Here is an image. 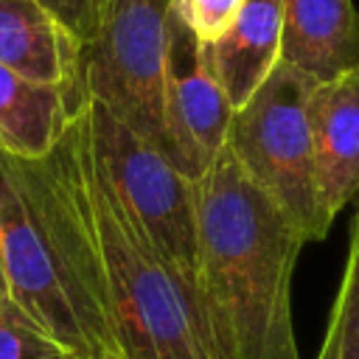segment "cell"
<instances>
[{
	"label": "cell",
	"instance_id": "6da1fadb",
	"mask_svg": "<svg viewBox=\"0 0 359 359\" xmlns=\"http://www.w3.org/2000/svg\"><path fill=\"white\" fill-rule=\"evenodd\" d=\"M11 160L81 297L123 359H227L199 289L174 269L109 188L81 104L50 154Z\"/></svg>",
	"mask_w": 359,
	"mask_h": 359
},
{
	"label": "cell",
	"instance_id": "7a4b0ae2",
	"mask_svg": "<svg viewBox=\"0 0 359 359\" xmlns=\"http://www.w3.org/2000/svg\"><path fill=\"white\" fill-rule=\"evenodd\" d=\"M306 238L222 151L196 182V286L227 359H300L292 275Z\"/></svg>",
	"mask_w": 359,
	"mask_h": 359
},
{
	"label": "cell",
	"instance_id": "3957f363",
	"mask_svg": "<svg viewBox=\"0 0 359 359\" xmlns=\"http://www.w3.org/2000/svg\"><path fill=\"white\" fill-rule=\"evenodd\" d=\"M317 81L289 65H278L269 79L233 109L224 151L241 174L269 196L306 241H323L334 224L325 213L309 123V98Z\"/></svg>",
	"mask_w": 359,
	"mask_h": 359
},
{
	"label": "cell",
	"instance_id": "277c9868",
	"mask_svg": "<svg viewBox=\"0 0 359 359\" xmlns=\"http://www.w3.org/2000/svg\"><path fill=\"white\" fill-rule=\"evenodd\" d=\"M0 261L11 303L81 359L121 356L81 297L59 241L8 154H0Z\"/></svg>",
	"mask_w": 359,
	"mask_h": 359
},
{
	"label": "cell",
	"instance_id": "5b68a950",
	"mask_svg": "<svg viewBox=\"0 0 359 359\" xmlns=\"http://www.w3.org/2000/svg\"><path fill=\"white\" fill-rule=\"evenodd\" d=\"M171 0H112L81 48L76 98L95 101L163 149V90Z\"/></svg>",
	"mask_w": 359,
	"mask_h": 359
},
{
	"label": "cell",
	"instance_id": "8992f818",
	"mask_svg": "<svg viewBox=\"0 0 359 359\" xmlns=\"http://www.w3.org/2000/svg\"><path fill=\"white\" fill-rule=\"evenodd\" d=\"M95 160L154 247L196 286V182L168 154L95 101H81ZM199 289V286H196Z\"/></svg>",
	"mask_w": 359,
	"mask_h": 359
},
{
	"label": "cell",
	"instance_id": "52a82bcc",
	"mask_svg": "<svg viewBox=\"0 0 359 359\" xmlns=\"http://www.w3.org/2000/svg\"><path fill=\"white\" fill-rule=\"evenodd\" d=\"M230 118L233 107L219 84L208 45L168 11L163 151L188 180L199 182L224 151Z\"/></svg>",
	"mask_w": 359,
	"mask_h": 359
},
{
	"label": "cell",
	"instance_id": "ba28073f",
	"mask_svg": "<svg viewBox=\"0 0 359 359\" xmlns=\"http://www.w3.org/2000/svg\"><path fill=\"white\" fill-rule=\"evenodd\" d=\"M314 171L331 219L359 199V67L314 84L309 98Z\"/></svg>",
	"mask_w": 359,
	"mask_h": 359
},
{
	"label": "cell",
	"instance_id": "9c48e42d",
	"mask_svg": "<svg viewBox=\"0 0 359 359\" xmlns=\"http://www.w3.org/2000/svg\"><path fill=\"white\" fill-rule=\"evenodd\" d=\"M280 62L323 84L359 67V11L353 0H280Z\"/></svg>",
	"mask_w": 359,
	"mask_h": 359
},
{
	"label": "cell",
	"instance_id": "30bf717a",
	"mask_svg": "<svg viewBox=\"0 0 359 359\" xmlns=\"http://www.w3.org/2000/svg\"><path fill=\"white\" fill-rule=\"evenodd\" d=\"M81 45L39 0H0V65L76 98Z\"/></svg>",
	"mask_w": 359,
	"mask_h": 359
},
{
	"label": "cell",
	"instance_id": "8fae6325",
	"mask_svg": "<svg viewBox=\"0 0 359 359\" xmlns=\"http://www.w3.org/2000/svg\"><path fill=\"white\" fill-rule=\"evenodd\" d=\"M283 8L280 0H244L230 31L210 45V62L233 109L244 107L250 95L280 65Z\"/></svg>",
	"mask_w": 359,
	"mask_h": 359
},
{
	"label": "cell",
	"instance_id": "7c38bea8",
	"mask_svg": "<svg viewBox=\"0 0 359 359\" xmlns=\"http://www.w3.org/2000/svg\"><path fill=\"white\" fill-rule=\"evenodd\" d=\"M79 104L62 87L31 81L0 65V154L42 160L65 135Z\"/></svg>",
	"mask_w": 359,
	"mask_h": 359
},
{
	"label": "cell",
	"instance_id": "4fadbf2b",
	"mask_svg": "<svg viewBox=\"0 0 359 359\" xmlns=\"http://www.w3.org/2000/svg\"><path fill=\"white\" fill-rule=\"evenodd\" d=\"M317 359H359V210L353 216L342 280Z\"/></svg>",
	"mask_w": 359,
	"mask_h": 359
},
{
	"label": "cell",
	"instance_id": "5bb4252c",
	"mask_svg": "<svg viewBox=\"0 0 359 359\" xmlns=\"http://www.w3.org/2000/svg\"><path fill=\"white\" fill-rule=\"evenodd\" d=\"M0 359H81L14 303L0 306Z\"/></svg>",
	"mask_w": 359,
	"mask_h": 359
},
{
	"label": "cell",
	"instance_id": "9a60e30c",
	"mask_svg": "<svg viewBox=\"0 0 359 359\" xmlns=\"http://www.w3.org/2000/svg\"><path fill=\"white\" fill-rule=\"evenodd\" d=\"M241 6L244 0H171L177 20L208 48L230 31Z\"/></svg>",
	"mask_w": 359,
	"mask_h": 359
},
{
	"label": "cell",
	"instance_id": "2e32d148",
	"mask_svg": "<svg viewBox=\"0 0 359 359\" xmlns=\"http://www.w3.org/2000/svg\"><path fill=\"white\" fill-rule=\"evenodd\" d=\"M56 22L84 48L95 39L112 0H39Z\"/></svg>",
	"mask_w": 359,
	"mask_h": 359
},
{
	"label": "cell",
	"instance_id": "e0dca14e",
	"mask_svg": "<svg viewBox=\"0 0 359 359\" xmlns=\"http://www.w3.org/2000/svg\"><path fill=\"white\" fill-rule=\"evenodd\" d=\"M11 303V294H8V283H6V269H3V261H0V306Z\"/></svg>",
	"mask_w": 359,
	"mask_h": 359
},
{
	"label": "cell",
	"instance_id": "ac0fdd59",
	"mask_svg": "<svg viewBox=\"0 0 359 359\" xmlns=\"http://www.w3.org/2000/svg\"><path fill=\"white\" fill-rule=\"evenodd\" d=\"M104 359H123V356H104Z\"/></svg>",
	"mask_w": 359,
	"mask_h": 359
}]
</instances>
